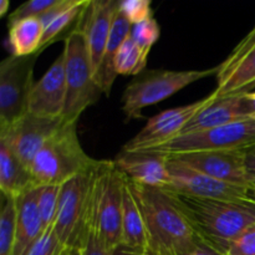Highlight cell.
Instances as JSON below:
<instances>
[{
  "label": "cell",
  "mask_w": 255,
  "mask_h": 255,
  "mask_svg": "<svg viewBox=\"0 0 255 255\" xmlns=\"http://www.w3.org/2000/svg\"><path fill=\"white\" fill-rule=\"evenodd\" d=\"M126 176L114 161H100L95 171L90 224L111 249L122 244V212Z\"/></svg>",
  "instance_id": "obj_6"
},
{
  "label": "cell",
  "mask_w": 255,
  "mask_h": 255,
  "mask_svg": "<svg viewBox=\"0 0 255 255\" xmlns=\"http://www.w3.org/2000/svg\"><path fill=\"white\" fill-rule=\"evenodd\" d=\"M131 30L132 24L119 10L116 16H115L111 35H110L109 42H107V46L105 49L101 64H100L99 70L96 72L97 84L106 96H110V94H111L112 85H114L115 79L117 76L116 70H115V56H116L117 51L124 44L125 40L129 37Z\"/></svg>",
  "instance_id": "obj_19"
},
{
  "label": "cell",
  "mask_w": 255,
  "mask_h": 255,
  "mask_svg": "<svg viewBox=\"0 0 255 255\" xmlns=\"http://www.w3.org/2000/svg\"><path fill=\"white\" fill-rule=\"evenodd\" d=\"M39 187H32L15 198L16 202V234L12 255H26L44 232L39 208Z\"/></svg>",
  "instance_id": "obj_18"
},
{
  "label": "cell",
  "mask_w": 255,
  "mask_h": 255,
  "mask_svg": "<svg viewBox=\"0 0 255 255\" xmlns=\"http://www.w3.org/2000/svg\"><path fill=\"white\" fill-rule=\"evenodd\" d=\"M251 197L255 201V183H254V186L252 187V189H251Z\"/></svg>",
  "instance_id": "obj_40"
},
{
  "label": "cell",
  "mask_w": 255,
  "mask_h": 255,
  "mask_svg": "<svg viewBox=\"0 0 255 255\" xmlns=\"http://www.w3.org/2000/svg\"><path fill=\"white\" fill-rule=\"evenodd\" d=\"M9 42L11 55L14 56H31L40 55L45 26L39 17H24L7 24Z\"/></svg>",
  "instance_id": "obj_21"
},
{
  "label": "cell",
  "mask_w": 255,
  "mask_h": 255,
  "mask_svg": "<svg viewBox=\"0 0 255 255\" xmlns=\"http://www.w3.org/2000/svg\"><path fill=\"white\" fill-rule=\"evenodd\" d=\"M95 171L74 177L61 184L54 231L65 251L81 249L91 219Z\"/></svg>",
  "instance_id": "obj_7"
},
{
  "label": "cell",
  "mask_w": 255,
  "mask_h": 255,
  "mask_svg": "<svg viewBox=\"0 0 255 255\" xmlns=\"http://www.w3.org/2000/svg\"><path fill=\"white\" fill-rule=\"evenodd\" d=\"M168 154L157 151H125L114 159L127 179L143 186L168 188Z\"/></svg>",
  "instance_id": "obj_17"
},
{
  "label": "cell",
  "mask_w": 255,
  "mask_h": 255,
  "mask_svg": "<svg viewBox=\"0 0 255 255\" xmlns=\"http://www.w3.org/2000/svg\"><path fill=\"white\" fill-rule=\"evenodd\" d=\"M75 255H81V253H80L79 249H75Z\"/></svg>",
  "instance_id": "obj_42"
},
{
  "label": "cell",
  "mask_w": 255,
  "mask_h": 255,
  "mask_svg": "<svg viewBox=\"0 0 255 255\" xmlns=\"http://www.w3.org/2000/svg\"><path fill=\"white\" fill-rule=\"evenodd\" d=\"M244 163H246L247 173L251 178L252 184L255 183V146L244 149Z\"/></svg>",
  "instance_id": "obj_36"
},
{
  "label": "cell",
  "mask_w": 255,
  "mask_h": 255,
  "mask_svg": "<svg viewBox=\"0 0 255 255\" xmlns=\"http://www.w3.org/2000/svg\"><path fill=\"white\" fill-rule=\"evenodd\" d=\"M219 66L207 70H152L139 74L127 85L122 95V111L127 120L142 119V111L147 106L164 101L184 87L218 75Z\"/></svg>",
  "instance_id": "obj_5"
},
{
  "label": "cell",
  "mask_w": 255,
  "mask_h": 255,
  "mask_svg": "<svg viewBox=\"0 0 255 255\" xmlns=\"http://www.w3.org/2000/svg\"><path fill=\"white\" fill-rule=\"evenodd\" d=\"M142 255H159V254L157 253L156 251H153V249H152V248L147 247V248H144L143 254H142Z\"/></svg>",
  "instance_id": "obj_39"
},
{
  "label": "cell",
  "mask_w": 255,
  "mask_h": 255,
  "mask_svg": "<svg viewBox=\"0 0 255 255\" xmlns=\"http://www.w3.org/2000/svg\"><path fill=\"white\" fill-rule=\"evenodd\" d=\"M66 104V77L62 52L32 86L27 112L44 119L62 120Z\"/></svg>",
  "instance_id": "obj_15"
},
{
  "label": "cell",
  "mask_w": 255,
  "mask_h": 255,
  "mask_svg": "<svg viewBox=\"0 0 255 255\" xmlns=\"http://www.w3.org/2000/svg\"><path fill=\"white\" fill-rule=\"evenodd\" d=\"M161 36V27L153 16L138 24L132 25L131 39L141 47L143 51L148 52Z\"/></svg>",
  "instance_id": "obj_28"
},
{
  "label": "cell",
  "mask_w": 255,
  "mask_h": 255,
  "mask_svg": "<svg viewBox=\"0 0 255 255\" xmlns=\"http://www.w3.org/2000/svg\"><path fill=\"white\" fill-rule=\"evenodd\" d=\"M119 6V0H89L77 24L86 39L95 77L109 42Z\"/></svg>",
  "instance_id": "obj_16"
},
{
  "label": "cell",
  "mask_w": 255,
  "mask_h": 255,
  "mask_svg": "<svg viewBox=\"0 0 255 255\" xmlns=\"http://www.w3.org/2000/svg\"><path fill=\"white\" fill-rule=\"evenodd\" d=\"M168 191L179 196L203 199L251 198V188L209 177L168 154Z\"/></svg>",
  "instance_id": "obj_11"
},
{
  "label": "cell",
  "mask_w": 255,
  "mask_h": 255,
  "mask_svg": "<svg viewBox=\"0 0 255 255\" xmlns=\"http://www.w3.org/2000/svg\"><path fill=\"white\" fill-rule=\"evenodd\" d=\"M177 255H226L222 252H219L218 249H216L214 247H212L211 244L207 243L204 239H202L201 237H197L193 242L188 244L187 247H184L181 252H178Z\"/></svg>",
  "instance_id": "obj_35"
},
{
  "label": "cell",
  "mask_w": 255,
  "mask_h": 255,
  "mask_svg": "<svg viewBox=\"0 0 255 255\" xmlns=\"http://www.w3.org/2000/svg\"><path fill=\"white\" fill-rule=\"evenodd\" d=\"M10 7V2L7 0H1L0 1V16H4L5 14L7 12Z\"/></svg>",
  "instance_id": "obj_38"
},
{
  "label": "cell",
  "mask_w": 255,
  "mask_h": 255,
  "mask_svg": "<svg viewBox=\"0 0 255 255\" xmlns=\"http://www.w3.org/2000/svg\"><path fill=\"white\" fill-rule=\"evenodd\" d=\"M255 120V91L217 96L199 111L186 126L182 134L207 131L233 122Z\"/></svg>",
  "instance_id": "obj_14"
},
{
  "label": "cell",
  "mask_w": 255,
  "mask_h": 255,
  "mask_svg": "<svg viewBox=\"0 0 255 255\" xmlns=\"http://www.w3.org/2000/svg\"><path fill=\"white\" fill-rule=\"evenodd\" d=\"M176 196L198 236L223 254L232 242L255 227V201L252 197L203 199Z\"/></svg>",
  "instance_id": "obj_2"
},
{
  "label": "cell",
  "mask_w": 255,
  "mask_h": 255,
  "mask_svg": "<svg viewBox=\"0 0 255 255\" xmlns=\"http://www.w3.org/2000/svg\"><path fill=\"white\" fill-rule=\"evenodd\" d=\"M65 253H66V252H65ZM64 255H65V254H64Z\"/></svg>",
  "instance_id": "obj_43"
},
{
  "label": "cell",
  "mask_w": 255,
  "mask_h": 255,
  "mask_svg": "<svg viewBox=\"0 0 255 255\" xmlns=\"http://www.w3.org/2000/svg\"><path fill=\"white\" fill-rule=\"evenodd\" d=\"M65 255H75V249L74 251H67L66 253H65Z\"/></svg>",
  "instance_id": "obj_41"
},
{
  "label": "cell",
  "mask_w": 255,
  "mask_h": 255,
  "mask_svg": "<svg viewBox=\"0 0 255 255\" xmlns=\"http://www.w3.org/2000/svg\"><path fill=\"white\" fill-rule=\"evenodd\" d=\"M0 208V255H12L16 234V202L12 197L1 196Z\"/></svg>",
  "instance_id": "obj_26"
},
{
  "label": "cell",
  "mask_w": 255,
  "mask_h": 255,
  "mask_svg": "<svg viewBox=\"0 0 255 255\" xmlns=\"http://www.w3.org/2000/svg\"><path fill=\"white\" fill-rule=\"evenodd\" d=\"M148 52L143 51L133 40L127 37L115 56V70L117 75L142 74L147 65Z\"/></svg>",
  "instance_id": "obj_24"
},
{
  "label": "cell",
  "mask_w": 255,
  "mask_h": 255,
  "mask_svg": "<svg viewBox=\"0 0 255 255\" xmlns=\"http://www.w3.org/2000/svg\"><path fill=\"white\" fill-rule=\"evenodd\" d=\"M128 182L143 214L149 248L159 255H177L198 237L173 192Z\"/></svg>",
  "instance_id": "obj_1"
},
{
  "label": "cell",
  "mask_w": 255,
  "mask_h": 255,
  "mask_svg": "<svg viewBox=\"0 0 255 255\" xmlns=\"http://www.w3.org/2000/svg\"><path fill=\"white\" fill-rule=\"evenodd\" d=\"M60 191H61V186H57V184H46V186L39 187L37 208H39L44 231L54 226L57 214V207H59Z\"/></svg>",
  "instance_id": "obj_27"
},
{
  "label": "cell",
  "mask_w": 255,
  "mask_h": 255,
  "mask_svg": "<svg viewBox=\"0 0 255 255\" xmlns=\"http://www.w3.org/2000/svg\"><path fill=\"white\" fill-rule=\"evenodd\" d=\"M254 47H255V25H254L253 29L251 30V32H249V34L247 35V36L244 37V39L242 40V41L239 42L236 47H234V50L232 51V54L229 55V56L227 57V59L224 60L221 65H218L219 71H218V75H217V76L226 74V72L229 71L232 67L236 66V65L238 64V62L241 61V60L243 59L247 54H249V52H251Z\"/></svg>",
  "instance_id": "obj_31"
},
{
  "label": "cell",
  "mask_w": 255,
  "mask_h": 255,
  "mask_svg": "<svg viewBox=\"0 0 255 255\" xmlns=\"http://www.w3.org/2000/svg\"><path fill=\"white\" fill-rule=\"evenodd\" d=\"M31 172L12 153L11 149L0 141V191L1 196L16 198L32 188Z\"/></svg>",
  "instance_id": "obj_20"
},
{
  "label": "cell",
  "mask_w": 255,
  "mask_h": 255,
  "mask_svg": "<svg viewBox=\"0 0 255 255\" xmlns=\"http://www.w3.org/2000/svg\"><path fill=\"white\" fill-rule=\"evenodd\" d=\"M57 1L59 0H30V1L24 2L9 15V22L24 19V17L41 16L44 12L56 5Z\"/></svg>",
  "instance_id": "obj_32"
},
{
  "label": "cell",
  "mask_w": 255,
  "mask_h": 255,
  "mask_svg": "<svg viewBox=\"0 0 255 255\" xmlns=\"http://www.w3.org/2000/svg\"><path fill=\"white\" fill-rule=\"evenodd\" d=\"M62 55L66 77V104L62 122L77 124L80 116L104 94L95 77L86 39L79 25L65 37Z\"/></svg>",
  "instance_id": "obj_4"
},
{
  "label": "cell",
  "mask_w": 255,
  "mask_h": 255,
  "mask_svg": "<svg viewBox=\"0 0 255 255\" xmlns=\"http://www.w3.org/2000/svg\"><path fill=\"white\" fill-rule=\"evenodd\" d=\"M143 251L144 249L133 248V247H128L126 244H120L112 251V255H142Z\"/></svg>",
  "instance_id": "obj_37"
},
{
  "label": "cell",
  "mask_w": 255,
  "mask_h": 255,
  "mask_svg": "<svg viewBox=\"0 0 255 255\" xmlns=\"http://www.w3.org/2000/svg\"><path fill=\"white\" fill-rule=\"evenodd\" d=\"M218 84L214 94L217 96L251 91L255 87V47L247 54L236 66L226 74L217 76Z\"/></svg>",
  "instance_id": "obj_23"
},
{
  "label": "cell",
  "mask_w": 255,
  "mask_h": 255,
  "mask_svg": "<svg viewBox=\"0 0 255 255\" xmlns=\"http://www.w3.org/2000/svg\"><path fill=\"white\" fill-rule=\"evenodd\" d=\"M122 244L141 249L148 247V236H147L143 214L127 178L124 191Z\"/></svg>",
  "instance_id": "obj_22"
},
{
  "label": "cell",
  "mask_w": 255,
  "mask_h": 255,
  "mask_svg": "<svg viewBox=\"0 0 255 255\" xmlns=\"http://www.w3.org/2000/svg\"><path fill=\"white\" fill-rule=\"evenodd\" d=\"M226 255H255V227L244 232L227 248Z\"/></svg>",
  "instance_id": "obj_34"
},
{
  "label": "cell",
  "mask_w": 255,
  "mask_h": 255,
  "mask_svg": "<svg viewBox=\"0 0 255 255\" xmlns=\"http://www.w3.org/2000/svg\"><path fill=\"white\" fill-rule=\"evenodd\" d=\"M114 249L110 248L95 227L89 226L86 239L80 249L81 255H112Z\"/></svg>",
  "instance_id": "obj_33"
},
{
  "label": "cell",
  "mask_w": 255,
  "mask_h": 255,
  "mask_svg": "<svg viewBox=\"0 0 255 255\" xmlns=\"http://www.w3.org/2000/svg\"><path fill=\"white\" fill-rule=\"evenodd\" d=\"M100 161L85 152L77 134V124H64L47 139L32 161L30 172L35 187L66 183L89 173Z\"/></svg>",
  "instance_id": "obj_3"
},
{
  "label": "cell",
  "mask_w": 255,
  "mask_h": 255,
  "mask_svg": "<svg viewBox=\"0 0 255 255\" xmlns=\"http://www.w3.org/2000/svg\"><path fill=\"white\" fill-rule=\"evenodd\" d=\"M65 252L67 251L62 248L54 227H50L42 232L26 255H64Z\"/></svg>",
  "instance_id": "obj_30"
},
{
  "label": "cell",
  "mask_w": 255,
  "mask_h": 255,
  "mask_svg": "<svg viewBox=\"0 0 255 255\" xmlns=\"http://www.w3.org/2000/svg\"><path fill=\"white\" fill-rule=\"evenodd\" d=\"M61 125L62 120L44 119L27 112L9 126L0 127V141L30 169L37 152Z\"/></svg>",
  "instance_id": "obj_12"
},
{
  "label": "cell",
  "mask_w": 255,
  "mask_h": 255,
  "mask_svg": "<svg viewBox=\"0 0 255 255\" xmlns=\"http://www.w3.org/2000/svg\"><path fill=\"white\" fill-rule=\"evenodd\" d=\"M89 4V0H75L66 10L61 12L59 16L55 17L46 27H45L44 39H42L40 52L44 51L47 46L54 44L75 21L77 17H81L85 7Z\"/></svg>",
  "instance_id": "obj_25"
},
{
  "label": "cell",
  "mask_w": 255,
  "mask_h": 255,
  "mask_svg": "<svg viewBox=\"0 0 255 255\" xmlns=\"http://www.w3.org/2000/svg\"><path fill=\"white\" fill-rule=\"evenodd\" d=\"M119 10L132 25L138 24L153 16L149 0H122Z\"/></svg>",
  "instance_id": "obj_29"
},
{
  "label": "cell",
  "mask_w": 255,
  "mask_h": 255,
  "mask_svg": "<svg viewBox=\"0 0 255 255\" xmlns=\"http://www.w3.org/2000/svg\"><path fill=\"white\" fill-rule=\"evenodd\" d=\"M216 99V94H211L184 106L166 110L147 121L146 126L129 139L122 149L125 151H153L169 143L181 136L187 125L193 120L199 111L208 106Z\"/></svg>",
  "instance_id": "obj_9"
},
{
  "label": "cell",
  "mask_w": 255,
  "mask_h": 255,
  "mask_svg": "<svg viewBox=\"0 0 255 255\" xmlns=\"http://www.w3.org/2000/svg\"><path fill=\"white\" fill-rule=\"evenodd\" d=\"M37 56L10 55L0 62V127L9 126L27 114Z\"/></svg>",
  "instance_id": "obj_8"
},
{
  "label": "cell",
  "mask_w": 255,
  "mask_h": 255,
  "mask_svg": "<svg viewBox=\"0 0 255 255\" xmlns=\"http://www.w3.org/2000/svg\"><path fill=\"white\" fill-rule=\"evenodd\" d=\"M255 146V120L233 122L217 128L181 134L169 143L153 149L167 154L202 149H239Z\"/></svg>",
  "instance_id": "obj_10"
},
{
  "label": "cell",
  "mask_w": 255,
  "mask_h": 255,
  "mask_svg": "<svg viewBox=\"0 0 255 255\" xmlns=\"http://www.w3.org/2000/svg\"><path fill=\"white\" fill-rule=\"evenodd\" d=\"M169 156L219 181L248 187L251 189L253 187L247 173L244 152L239 149H202Z\"/></svg>",
  "instance_id": "obj_13"
}]
</instances>
